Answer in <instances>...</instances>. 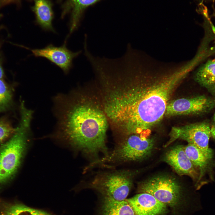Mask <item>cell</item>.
<instances>
[{
	"label": "cell",
	"mask_w": 215,
	"mask_h": 215,
	"mask_svg": "<svg viewBox=\"0 0 215 215\" xmlns=\"http://www.w3.org/2000/svg\"><path fill=\"white\" fill-rule=\"evenodd\" d=\"M11 92L5 82L0 79V113L7 110L11 104Z\"/></svg>",
	"instance_id": "ac0fdd59"
},
{
	"label": "cell",
	"mask_w": 215,
	"mask_h": 215,
	"mask_svg": "<svg viewBox=\"0 0 215 215\" xmlns=\"http://www.w3.org/2000/svg\"><path fill=\"white\" fill-rule=\"evenodd\" d=\"M4 72L2 67L0 63V79H1L3 77Z\"/></svg>",
	"instance_id": "7402d4cb"
},
{
	"label": "cell",
	"mask_w": 215,
	"mask_h": 215,
	"mask_svg": "<svg viewBox=\"0 0 215 215\" xmlns=\"http://www.w3.org/2000/svg\"><path fill=\"white\" fill-rule=\"evenodd\" d=\"M195 81L215 96V62L209 60L199 67L194 76Z\"/></svg>",
	"instance_id": "5bb4252c"
},
{
	"label": "cell",
	"mask_w": 215,
	"mask_h": 215,
	"mask_svg": "<svg viewBox=\"0 0 215 215\" xmlns=\"http://www.w3.org/2000/svg\"><path fill=\"white\" fill-rule=\"evenodd\" d=\"M146 61L137 58L114 65L103 79L101 92L103 107L115 133L121 136L148 135L165 116L170 99L186 76L184 68L146 78Z\"/></svg>",
	"instance_id": "6da1fadb"
},
{
	"label": "cell",
	"mask_w": 215,
	"mask_h": 215,
	"mask_svg": "<svg viewBox=\"0 0 215 215\" xmlns=\"http://www.w3.org/2000/svg\"><path fill=\"white\" fill-rule=\"evenodd\" d=\"M0 215H53L46 211L28 207L16 202L0 198Z\"/></svg>",
	"instance_id": "2e32d148"
},
{
	"label": "cell",
	"mask_w": 215,
	"mask_h": 215,
	"mask_svg": "<svg viewBox=\"0 0 215 215\" xmlns=\"http://www.w3.org/2000/svg\"><path fill=\"white\" fill-rule=\"evenodd\" d=\"M213 120H214V122H215V114H214V116Z\"/></svg>",
	"instance_id": "603a6c76"
},
{
	"label": "cell",
	"mask_w": 215,
	"mask_h": 215,
	"mask_svg": "<svg viewBox=\"0 0 215 215\" xmlns=\"http://www.w3.org/2000/svg\"><path fill=\"white\" fill-rule=\"evenodd\" d=\"M215 107V98L204 95L182 98L168 102L165 116L199 115L210 112Z\"/></svg>",
	"instance_id": "ba28073f"
},
{
	"label": "cell",
	"mask_w": 215,
	"mask_h": 215,
	"mask_svg": "<svg viewBox=\"0 0 215 215\" xmlns=\"http://www.w3.org/2000/svg\"><path fill=\"white\" fill-rule=\"evenodd\" d=\"M210 133L211 136L215 139V124L210 127Z\"/></svg>",
	"instance_id": "44dd1931"
},
{
	"label": "cell",
	"mask_w": 215,
	"mask_h": 215,
	"mask_svg": "<svg viewBox=\"0 0 215 215\" xmlns=\"http://www.w3.org/2000/svg\"><path fill=\"white\" fill-rule=\"evenodd\" d=\"M214 0V1H215V0Z\"/></svg>",
	"instance_id": "d4e9b609"
},
{
	"label": "cell",
	"mask_w": 215,
	"mask_h": 215,
	"mask_svg": "<svg viewBox=\"0 0 215 215\" xmlns=\"http://www.w3.org/2000/svg\"><path fill=\"white\" fill-rule=\"evenodd\" d=\"M185 152L191 162L200 173V180L211 168L212 157L205 154L196 146L188 143L184 146Z\"/></svg>",
	"instance_id": "9a60e30c"
},
{
	"label": "cell",
	"mask_w": 215,
	"mask_h": 215,
	"mask_svg": "<svg viewBox=\"0 0 215 215\" xmlns=\"http://www.w3.org/2000/svg\"><path fill=\"white\" fill-rule=\"evenodd\" d=\"M135 173L128 170H119L98 173L89 181L87 186L103 196L118 201L125 200L132 188Z\"/></svg>",
	"instance_id": "5b68a950"
},
{
	"label": "cell",
	"mask_w": 215,
	"mask_h": 215,
	"mask_svg": "<svg viewBox=\"0 0 215 215\" xmlns=\"http://www.w3.org/2000/svg\"><path fill=\"white\" fill-rule=\"evenodd\" d=\"M133 209L136 215H159L164 214L166 205L151 194L141 193L125 199Z\"/></svg>",
	"instance_id": "8fae6325"
},
{
	"label": "cell",
	"mask_w": 215,
	"mask_h": 215,
	"mask_svg": "<svg viewBox=\"0 0 215 215\" xmlns=\"http://www.w3.org/2000/svg\"><path fill=\"white\" fill-rule=\"evenodd\" d=\"M66 44V41H64L63 45L59 47L50 44L42 48L28 49L35 57L47 59L67 74L73 67V59L80 54L82 51L73 52L67 47Z\"/></svg>",
	"instance_id": "9c48e42d"
},
{
	"label": "cell",
	"mask_w": 215,
	"mask_h": 215,
	"mask_svg": "<svg viewBox=\"0 0 215 215\" xmlns=\"http://www.w3.org/2000/svg\"><path fill=\"white\" fill-rule=\"evenodd\" d=\"M101 215H136L133 209L125 200L118 201L103 196Z\"/></svg>",
	"instance_id": "e0dca14e"
},
{
	"label": "cell",
	"mask_w": 215,
	"mask_h": 215,
	"mask_svg": "<svg viewBox=\"0 0 215 215\" xmlns=\"http://www.w3.org/2000/svg\"><path fill=\"white\" fill-rule=\"evenodd\" d=\"M21 120L14 134L0 148V185L11 178L18 169L25 150L33 112L20 110Z\"/></svg>",
	"instance_id": "3957f363"
},
{
	"label": "cell",
	"mask_w": 215,
	"mask_h": 215,
	"mask_svg": "<svg viewBox=\"0 0 215 215\" xmlns=\"http://www.w3.org/2000/svg\"><path fill=\"white\" fill-rule=\"evenodd\" d=\"M99 0H64L62 7L61 17H63L68 13L70 14L69 33L66 38L67 39L78 29L84 10L88 7Z\"/></svg>",
	"instance_id": "7c38bea8"
},
{
	"label": "cell",
	"mask_w": 215,
	"mask_h": 215,
	"mask_svg": "<svg viewBox=\"0 0 215 215\" xmlns=\"http://www.w3.org/2000/svg\"><path fill=\"white\" fill-rule=\"evenodd\" d=\"M143 134H133L122 138L107 155L96 161V166L110 167L113 165L143 160L152 153L155 141Z\"/></svg>",
	"instance_id": "277c9868"
},
{
	"label": "cell",
	"mask_w": 215,
	"mask_h": 215,
	"mask_svg": "<svg viewBox=\"0 0 215 215\" xmlns=\"http://www.w3.org/2000/svg\"><path fill=\"white\" fill-rule=\"evenodd\" d=\"M137 192L150 194L174 208L179 206L183 195L182 188L177 180L164 175L153 177L139 183Z\"/></svg>",
	"instance_id": "8992f818"
},
{
	"label": "cell",
	"mask_w": 215,
	"mask_h": 215,
	"mask_svg": "<svg viewBox=\"0 0 215 215\" xmlns=\"http://www.w3.org/2000/svg\"><path fill=\"white\" fill-rule=\"evenodd\" d=\"M32 10L35 14L36 22L45 31L55 33L52 25L54 17L52 4L50 0H33Z\"/></svg>",
	"instance_id": "4fadbf2b"
},
{
	"label": "cell",
	"mask_w": 215,
	"mask_h": 215,
	"mask_svg": "<svg viewBox=\"0 0 215 215\" xmlns=\"http://www.w3.org/2000/svg\"><path fill=\"white\" fill-rule=\"evenodd\" d=\"M80 89L54 99L59 136L93 160L108 154L106 133L109 124L98 89Z\"/></svg>",
	"instance_id": "7a4b0ae2"
},
{
	"label": "cell",
	"mask_w": 215,
	"mask_h": 215,
	"mask_svg": "<svg viewBox=\"0 0 215 215\" xmlns=\"http://www.w3.org/2000/svg\"><path fill=\"white\" fill-rule=\"evenodd\" d=\"M210 136V126L207 122L174 126L171 129L169 139L164 146L167 147L176 140L182 139L196 146L213 158V151L209 147Z\"/></svg>",
	"instance_id": "52a82bcc"
},
{
	"label": "cell",
	"mask_w": 215,
	"mask_h": 215,
	"mask_svg": "<svg viewBox=\"0 0 215 215\" xmlns=\"http://www.w3.org/2000/svg\"><path fill=\"white\" fill-rule=\"evenodd\" d=\"M16 130L7 122L0 120V145L10 138Z\"/></svg>",
	"instance_id": "d6986e66"
},
{
	"label": "cell",
	"mask_w": 215,
	"mask_h": 215,
	"mask_svg": "<svg viewBox=\"0 0 215 215\" xmlns=\"http://www.w3.org/2000/svg\"><path fill=\"white\" fill-rule=\"evenodd\" d=\"M214 62H215V59H214Z\"/></svg>",
	"instance_id": "cb8c5ba5"
},
{
	"label": "cell",
	"mask_w": 215,
	"mask_h": 215,
	"mask_svg": "<svg viewBox=\"0 0 215 215\" xmlns=\"http://www.w3.org/2000/svg\"><path fill=\"white\" fill-rule=\"evenodd\" d=\"M21 0H0V8L12 3H19Z\"/></svg>",
	"instance_id": "ffe728a7"
},
{
	"label": "cell",
	"mask_w": 215,
	"mask_h": 215,
	"mask_svg": "<svg viewBox=\"0 0 215 215\" xmlns=\"http://www.w3.org/2000/svg\"><path fill=\"white\" fill-rule=\"evenodd\" d=\"M182 145L176 146L168 151L163 158L180 176L186 175L197 182L200 181V173L186 155Z\"/></svg>",
	"instance_id": "30bf717a"
}]
</instances>
